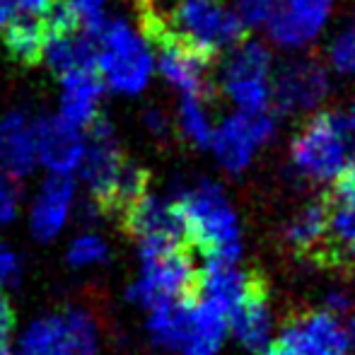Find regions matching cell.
I'll return each instance as SVG.
<instances>
[{
  "instance_id": "obj_3",
  "label": "cell",
  "mask_w": 355,
  "mask_h": 355,
  "mask_svg": "<svg viewBox=\"0 0 355 355\" xmlns=\"http://www.w3.org/2000/svg\"><path fill=\"white\" fill-rule=\"evenodd\" d=\"M355 155V138L348 116L317 112L302 123L290 143V162L302 179L314 184L336 182Z\"/></svg>"
},
{
  "instance_id": "obj_12",
  "label": "cell",
  "mask_w": 355,
  "mask_h": 355,
  "mask_svg": "<svg viewBox=\"0 0 355 355\" xmlns=\"http://www.w3.org/2000/svg\"><path fill=\"white\" fill-rule=\"evenodd\" d=\"M329 92H331L329 71L314 58H293L273 71L271 107L290 116L317 112L327 102Z\"/></svg>"
},
{
  "instance_id": "obj_25",
  "label": "cell",
  "mask_w": 355,
  "mask_h": 355,
  "mask_svg": "<svg viewBox=\"0 0 355 355\" xmlns=\"http://www.w3.org/2000/svg\"><path fill=\"white\" fill-rule=\"evenodd\" d=\"M177 128L189 145L198 150H208L213 138V114L208 107V97L201 94H182L177 109Z\"/></svg>"
},
{
  "instance_id": "obj_24",
  "label": "cell",
  "mask_w": 355,
  "mask_h": 355,
  "mask_svg": "<svg viewBox=\"0 0 355 355\" xmlns=\"http://www.w3.org/2000/svg\"><path fill=\"white\" fill-rule=\"evenodd\" d=\"M109 22L107 0H56L46 17L49 27L78 29L83 34L99 39Z\"/></svg>"
},
{
  "instance_id": "obj_22",
  "label": "cell",
  "mask_w": 355,
  "mask_h": 355,
  "mask_svg": "<svg viewBox=\"0 0 355 355\" xmlns=\"http://www.w3.org/2000/svg\"><path fill=\"white\" fill-rule=\"evenodd\" d=\"M329 211L324 201H309L285 225V242L300 254L319 252L329 242Z\"/></svg>"
},
{
  "instance_id": "obj_23",
  "label": "cell",
  "mask_w": 355,
  "mask_h": 355,
  "mask_svg": "<svg viewBox=\"0 0 355 355\" xmlns=\"http://www.w3.org/2000/svg\"><path fill=\"white\" fill-rule=\"evenodd\" d=\"M10 58L22 66H37L42 61L44 37H46V17L15 15L12 22L0 32Z\"/></svg>"
},
{
  "instance_id": "obj_14",
  "label": "cell",
  "mask_w": 355,
  "mask_h": 355,
  "mask_svg": "<svg viewBox=\"0 0 355 355\" xmlns=\"http://www.w3.org/2000/svg\"><path fill=\"white\" fill-rule=\"evenodd\" d=\"M304 355H355V312L309 309L283 329Z\"/></svg>"
},
{
  "instance_id": "obj_18",
  "label": "cell",
  "mask_w": 355,
  "mask_h": 355,
  "mask_svg": "<svg viewBox=\"0 0 355 355\" xmlns=\"http://www.w3.org/2000/svg\"><path fill=\"white\" fill-rule=\"evenodd\" d=\"M37 119L10 112L0 119V169L12 179H24L37 169Z\"/></svg>"
},
{
  "instance_id": "obj_15",
  "label": "cell",
  "mask_w": 355,
  "mask_h": 355,
  "mask_svg": "<svg viewBox=\"0 0 355 355\" xmlns=\"http://www.w3.org/2000/svg\"><path fill=\"white\" fill-rule=\"evenodd\" d=\"M78 206V187L73 177L49 174L29 206V230L37 242H53L71 223Z\"/></svg>"
},
{
  "instance_id": "obj_39",
  "label": "cell",
  "mask_w": 355,
  "mask_h": 355,
  "mask_svg": "<svg viewBox=\"0 0 355 355\" xmlns=\"http://www.w3.org/2000/svg\"><path fill=\"white\" fill-rule=\"evenodd\" d=\"M0 355H15L8 346H0Z\"/></svg>"
},
{
  "instance_id": "obj_5",
  "label": "cell",
  "mask_w": 355,
  "mask_h": 355,
  "mask_svg": "<svg viewBox=\"0 0 355 355\" xmlns=\"http://www.w3.org/2000/svg\"><path fill=\"white\" fill-rule=\"evenodd\" d=\"M162 27L179 42L211 58L230 51L247 32L227 0H177L169 22L162 19Z\"/></svg>"
},
{
  "instance_id": "obj_11",
  "label": "cell",
  "mask_w": 355,
  "mask_h": 355,
  "mask_svg": "<svg viewBox=\"0 0 355 355\" xmlns=\"http://www.w3.org/2000/svg\"><path fill=\"white\" fill-rule=\"evenodd\" d=\"M121 218L126 232L136 239L141 257L172 252V249H182L187 244L184 225L174 198L145 191L121 213Z\"/></svg>"
},
{
  "instance_id": "obj_17",
  "label": "cell",
  "mask_w": 355,
  "mask_h": 355,
  "mask_svg": "<svg viewBox=\"0 0 355 355\" xmlns=\"http://www.w3.org/2000/svg\"><path fill=\"white\" fill-rule=\"evenodd\" d=\"M227 331L234 336L239 346L252 353H263L276 334V319L263 293V285L257 281L252 290L230 309L227 314Z\"/></svg>"
},
{
  "instance_id": "obj_35",
  "label": "cell",
  "mask_w": 355,
  "mask_h": 355,
  "mask_svg": "<svg viewBox=\"0 0 355 355\" xmlns=\"http://www.w3.org/2000/svg\"><path fill=\"white\" fill-rule=\"evenodd\" d=\"M145 126H148V131L155 133V136H164V133L169 131L167 116H164L159 109H150V112L145 114Z\"/></svg>"
},
{
  "instance_id": "obj_13",
  "label": "cell",
  "mask_w": 355,
  "mask_h": 355,
  "mask_svg": "<svg viewBox=\"0 0 355 355\" xmlns=\"http://www.w3.org/2000/svg\"><path fill=\"white\" fill-rule=\"evenodd\" d=\"M334 15V0H273L266 29L268 39L283 51L312 46Z\"/></svg>"
},
{
  "instance_id": "obj_6",
  "label": "cell",
  "mask_w": 355,
  "mask_h": 355,
  "mask_svg": "<svg viewBox=\"0 0 355 355\" xmlns=\"http://www.w3.org/2000/svg\"><path fill=\"white\" fill-rule=\"evenodd\" d=\"M15 355H99L97 319L75 304L39 314L19 334Z\"/></svg>"
},
{
  "instance_id": "obj_26",
  "label": "cell",
  "mask_w": 355,
  "mask_h": 355,
  "mask_svg": "<svg viewBox=\"0 0 355 355\" xmlns=\"http://www.w3.org/2000/svg\"><path fill=\"white\" fill-rule=\"evenodd\" d=\"M109 257H112L109 242L99 232H94V230L78 232L66 249V261L75 271H87V268L104 266V263H109Z\"/></svg>"
},
{
  "instance_id": "obj_37",
  "label": "cell",
  "mask_w": 355,
  "mask_h": 355,
  "mask_svg": "<svg viewBox=\"0 0 355 355\" xmlns=\"http://www.w3.org/2000/svg\"><path fill=\"white\" fill-rule=\"evenodd\" d=\"M343 254H346V257L351 259V261H355V242H351V244H348V247L343 249Z\"/></svg>"
},
{
  "instance_id": "obj_9",
  "label": "cell",
  "mask_w": 355,
  "mask_h": 355,
  "mask_svg": "<svg viewBox=\"0 0 355 355\" xmlns=\"http://www.w3.org/2000/svg\"><path fill=\"white\" fill-rule=\"evenodd\" d=\"M196 271L191 257L182 249L141 257V271L128 285L126 297L141 309L169 300L191 297L196 290Z\"/></svg>"
},
{
  "instance_id": "obj_33",
  "label": "cell",
  "mask_w": 355,
  "mask_h": 355,
  "mask_svg": "<svg viewBox=\"0 0 355 355\" xmlns=\"http://www.w3.org/2000/svg\"><path fill=\"white\" fill-rule=\"evenodd\" d=\"M15 307L3 293H0V346H8L10 336L15 334Z\"/></svg>"
},
{
  "instance_id": "obj_30",
  "label": "cell",
  "mask_w": 355,
  "mask_h": 355,
  "mask_svg": "<svg viewBox=\"0 0 355 355\" xmlns=\"http://www.w3.org/2000/svg\"><path fill=\"white\" fill-rule=\"evenodd\" d=\"M19 276H22V259L10 244L0 239V293L17 283Z\"/></svg>"
},
{
  "instance_id": "obj_31",
  "label": "cell",
  "mask_w": 355,
  "mask_h": 355,
  "mask_svg": "<svg viewBox=\"0 0 355 355\" xmlns=\"http://www.w3.org/2000/svg\"><path fill=\"white\" fill-rule=\"evenodd\" d=\"M334 191H336L338 203L355 206V155L351 157V162L346 164V169L336 177V182H334Z\"/></svg>"
},
{
  "instance_id": "obj_7",
  "label": "cell",
  "mask_w": 355,
  "mask_h": 355,
  "mask_svg": "<svg viewBox=\"0 0 355 355\" xmlns=\"http://www.w3.org/2000/svg\"><path fill=\"white\" fill-rule=\"evenodd\" d=\"M220 89L234 112H268L273 94V56L257 39L234 44L220 71Z\"/></svg>"
},
{
  "instance_id": "obj_2",
  "label": "cell",
  "mask_w": 355,
  "mask_h": 355,
  "mask_svg": "<svg viewBox=\"0 0 355 355\" xmlns=\"http://www.w3.org/2000/svg\"><path fill=\"white\" fill-rule=\"evenodd\" d=\"M145 331L164 353L220 355L227 341V317L206 300H169L145 309Z\"/></svg>"
},
{
  "instance_id": "obj_29",
  "label": "cell",
  "mask_w": 355,
  "mask_h": 355,
  "mask_svg": "<svg viewBox=\"0 0 355 355\" xmlns=\"http://www.w3.org/2000/svg\"><path fill=\"white\" fill-rule=\"evenodd\" d=\"M271 8H273V0H237L234 12H237L244 29H259L266 24Z\"/></svg>"
},
{
  "instance_id": "obj_27",
  "label": "cell",
  "mask_w": 355,
  "mask_h": 355,
  "mask_svg": "<svg viewBox=\"0 0 355 355\" xmlns=\"http://www.w3.org/2000/svg\"><path fill=\"white\" fill-rule=\"evenodd\" d=\"M329 66L338 75L355 78V15L334 34L331 44H329Z\"/></svg>"
},
{
  "instance_id": "obj_34",
  "label": "cell",
  "mask_w": 355,
  "mask_h": 355,
  "mask_svg": "<svg viewBox=\"0 0 355 355\" xmlns=\"http://www.w3.org/2000/svg\"><path fill=\"white\" fill-rule=\"evenodd\" d=\"M261 355H304V353L295 346V341L288 336V334L281 331V336L273 338V341L268 343V348Z\"/></svg>"
},
{
  "instance_id": "obj_4",
  "label": "cell",
  "mask_w": 355,
  "mask_h": 355,
  "mask_svg": "<svg viewBox=\"0 0 355 355\" xmlns=\"http://www.w3.org/2000/svg\"><path fill=\"white\" fill-rule=\"evenodd\" d=\"M155 73V51L148 37L123 17H109L97 39V75L104 87L136 97L148 89Z\"/></svg>"
},
{
  "instance_id": "obj_28",
  "label": "cell",
  "mask_w": 355,
  "mask_h": 355,
  "mask_svg": "<svg viewBox=\"0 0 355 355\" xmlns=\"http://www.w3.org/2000/svg\"><path fill=\"white\" fill-rule=\"evenodd\" d=\"M19 213V187L17 179L0 169V227L10 225Z\"/></svg>"
},
{
  "instance_id": "obj_21",
  "label": "cell",
  "mask_w": 355,
  "mask_h": 355,
  "mask_svg": "<svg viewBox=\"0 0 355 355\" xmlns=\"http://www.w3.org/2000/svg\"><path fill=\"white\" fill-rule=\"evenodd\" d=\"M104 85L94 71H80L61 78V109L58 116L78 128H89L99 119Z\"/></svg>"
},
{
  "instance_id": "obj_16",
  "label": "cell",
  "mask_w": 355,
  "mask_h": 355,
  "mask_svg": "<svg viewBox=\"0 0 355 355\" xmlns=\"http://www.w3.org/2000/svg\"><path fill=\"white\" fill-rule=\"evenodd\" d=\"M85 155V131L66 119H37V164L49 174L73 177L78 174Z\"/></svg>"
},
{
  "instance_id": "obj_38",
  "label": "cell",
  "mask_w": 355,
  "mask_h": 355,
  "mask_svg": "<svg viewBox=\"0 0 355 355\" xmlns=\"http://www.w3.org/2000/svg\"><path fill=\"white\" fill-rule=\"evenodd\" d=\"M348 123H351V131H353V138H355V107H353L351 116H348Z\"/></svg>"
},
{
  "instance_id": "obj_32",
  "label": "cell",
  "mask_w": 355,
  "mask_h": 355,
  "mask_svg": "<svg viewBox=\"0 0 355 355\" xmlns=\"http://www.w3.org/2000/svg\"><path fill=\"white\" fill-rule=\"evenodd\" d=\"M10 5L15 15H29V17H49L56 0H3Z\"/></svg>"
},
{
  "instance_id": "obj_19",
  "label": "cell",
  "mask_w": 355,
  "mask_h": 355,
  "mask_svg": "<svg viewBox=\"0 0 355 355\" xmlns=\"http://www.w3.org/2000/svg\"><path fill=\"white\" fill-rule=\"evenodd\" d=\"M42 61H46V66L58 78L80 71L97 73V39L78 32V29L49 27L46 24Z\"/></svg>"
},
{
  "instance_id": "obj_10",
  "label": "cell",
  "mask_w": 355,
  "mask_h": 355,
  "mask_svg": "<svg viewBox=\"0 0 355 355\" xmlns=\"http://www.w3.org/2000/svg\"><path fill=\"white\" fill-rule=\"evenodd\" d=\"M276 136V116L268 112H232L215 123L208 150L230 174H239L254 162L259 150Z\"/></svg>"
},
{
  "instance_id": "obj_1",
  "label": "cell",
  "mask_w": 355,
  "mask_h": 355,
  "mask_svg": "<svg viewBox=\"0 0 355 355\" xmlns=\"http://www.w3.org/2000/svg\"><path fill=\"white\" fill-rule=\"evenodd\" d=\"M174 203L187 242H191L206 259L239 261L244 239L242 220L220 184L198 179L184 187L174 196Z\"/></svg>"
},
{
  "instance_id": "obj_36",
  "label": "cell",
  "mask_w": 355,
  "mask_h": 355,
  "mask_svg": "<svg viewBox=\"0 0 355 355\" xmlns=\"http://www.w3.org/2000/svg\"><path fill=\"white\" fill-rule=\"evenodd\" d=\"M12 17H15V12L10 10V5H5L3 0H0V32L12 22Z\"/></svg>"
},
{
  "instance_id": "obj_20",
  "label": "cell",
  "mask_w": 355,
  "mask_h": 355,
  "mask_svg": "<svg viewBox=\"0 0 355 355\" xmlns=\"http://www.w3.org/2000/svg\"><path fill=\"white\" fill-rule=\"evenodd\" d=\"M257 285V278L249 276L237 261H220V259H206L201 271H196V290L198 297L215 304L225 317L230 309Z\"/></svg>"
},
{
  "instance_id": "obj_8",
  "label": "cell",
  "mask_w": 355,
  "mask_h": 355,
  "mask_svg": "<svg viewBox=\"0 0 355 355\" xmlns=\"http://www.w3.org/2000/svg\"><path fill=\"white\" fill-rule=\"evenodd\" d=\"M85 131V155L78 174L87 189L92 208L107 213L114 206V196L128 159L109 121L97 119Z\"/></svg>"
}]
</instances>
